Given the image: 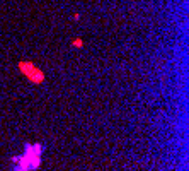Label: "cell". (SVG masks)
Returning <instances> with one entry per match:
<instances>
[{"label": "cell", "instance_id": "obj_1", "mask_svg": "<svg viewBox=\"0 0 189 171\" xmlns=\"http://www.w3.org/2000/svg\"><path fill=\"white\" fill-rule=\"evenodd\" d=\"M41 152H43V145L34 144V145H26V151L22 156L14 158V171H33L38 170L41 164Z\"/></svg>", "mask_w": 189, "mask_h": 171}, {"label": "cell", "instance_id": "obj_2", "mask_svg": "<svg viewBox=\"0 0 189 171\" xmlns=\"http://www.w3.org/2000/svg\"><path fill=\"white\" fill-rule=\"evenodd\" d=\"M27 65H29V68L26 67V64H21V68H22L26 74L29 75V79L34 80V82H43V79H44V77H43V74H41V72H36V70L31 67V64H27Z\"/></svg>", "mask_w": 189, "mask_h": 171}]
</instances>
